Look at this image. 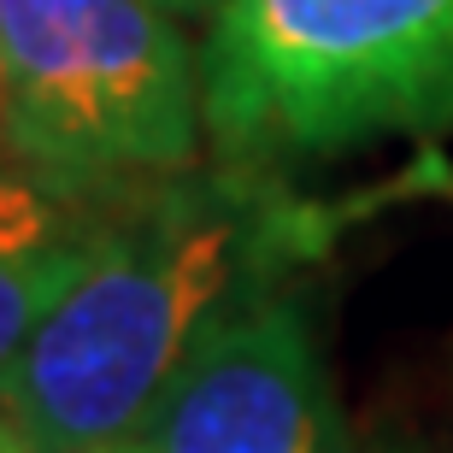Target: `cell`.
I'll return each mask as SVG.
<instances>
[{
	"label": "cell",
	"instance_id": "obj_2",
	"mask_svg": "<svg viewBox=\"0 0 453 453\" xmlns=\"http://www.w3.org/2000/svg\"><path fill=\"white\" fill-rule=\"evenodd\" d=\"M212 159L319 165L453 130V0H224L201 48Z\"/></svg>",
	"mask_w": 453,
	"mask_h": 453
},
{
	"label": "cell",
	"instance_id": "obj_9",
	"mask_svg": "<svg viewBox=\"0 0 453 453\" xmlns=\"http://www.w3.org/2000/svg\"><path fill=\"white\" fill-rule=\"evenodd\" d=\"M77 453H153L142 436H112V441H95V448H77Z\"/></svg>",
	"mask_w": 453,
	"mask_h": 453
},
{
	"label": "cell",
	"instance_id": "obj_5",
	"mask_svg": "<svg viewBox=\"0 0 453 453\" xmlns=\"http://www.w3.org/2000/svg\"><path fill=\"white\" fill-rule=\"evenodd\" d=\"M106 212L53 195L0 148V383L83 277Z\"/></svg>",
	"mask_w": 453,
	"mask_h": 453
},
{
	"label": "cell",
	"instance_id": "obj_4",
	"mask_svg": "<svg viewBox=\"0 0 453 453\" xmlns=\"http://www.w3.org/2000/svg\"><path fill=\"white\" fill-rule=\"evenodd\" d=\"M130 436L153 453H353L306 295L283 283L224 319Z\"/></svg>",
	"mask_w": 453,
	"mask_h": 453
},
{
	"label": "cell",
	"instance_id": "obj_8",
	"mask_svg": "<svg viewBox=\"0 0 453 453\" xmlns=\"http://www.w3.org/2000/svg\"><path fill=\"white\" fill-rule=\"evenodd\" d=\"M0 453H42V448H35V441L24 436V430H18L6 412H0Z\"/></svg>",
	"mask_w": 453,
	"mask_h": 453
},
{
	"label": "cell",
	"instance_id": "obj_6",
	"mask_svg": "<svg viewBox=\"0 0 453 453\" xmlns=\"http://www.w3.org/2000/svg\"><path fill=\"white\" fill-rule=\"evenodd\" d=\"M153 6H165V12H177V18H206V24L224 12V0H153Z\"/></svg>",
	"mask_w": 453,
	"mask_h": 453
},
{
	"label": "cell",
	"instance_id": "obj_7",
	"mask_svg": "<svg viewBox=\"0 0 453 453\" xmlns=\"http://www.w3.org/2000/svg\"><path fill=\"white\" fill-rule=\"evenodd\" d=\"M353 453H424V448L406 436H371V441H353Z\"/></svg>",
	"mask_w": 453,
	"mask_h": 453
},
{
	"label": "cell",
	"instance_id": "obj_1",
	"mask_svg": "<svg viewBox=\"0 0 453 453\" xmlns=\"http://www.w3.org/2000/svg\"><path fill=\"white\" fill-rule=\"evenodd\" d=\"M365 201H319L288 171L195 165L112 206L83 277L48 312L0 412L42 453L130 436L224 319L319 265Z\"/></svg>",
	"mask_w": 453,
	"mask_h": 453
},
{
	"label": "cell",
	"instance_id": "obj_3",
	"mask_svg": "<svg viewBox=\"0 0 453 453\" xmlns=\"http://www.w3.org/2000/svg\"><path fill=\"white\" fill-rule=\"evenodd\" d=\"M206 77L153 0H0V148L53 195L112 212L201 165Z\"/></svg>",
	"mask_w": 453,
	"mask_h": 453
}]
</instances>
